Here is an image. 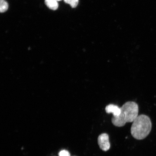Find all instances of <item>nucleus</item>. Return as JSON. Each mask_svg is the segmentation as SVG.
Returning <instances> with one entry per match:
<instances>
[{
	"instance_id": "f257e3e1",
	"label": "nucleus",
	"mask_w": 156,
	"mask_h": 156,
	"mask_svg": "<svg viewBox=\"0 0 156 156\" xmlns=\"http://www.w3.org/2000/svg\"><path fill=\"white\" fill-rule=\"evenodd\" d=\"M120 114L118 116H113L112 122L118 127L124 126L127 122H133L138 116L139 108L135 102L129 101L120 107Z\"/></svg>"
},
{
	"instance_id": "f03ea898",
	"label": "nucleus",
	"mask_w": 156,
	"mask_h": 156,
	"mask_svg": "<svg viewBox=\"0 0 156 156\" xmlns=\"http://www.w3.org/2000/svg\"><path fill=\"white\" fill-rule=\"evenodd\" d=\"M152 123L149 117L145 115H138L133 122L130 132L132 135L135 139H144L150 133Z\"/></svg>"
},
{
	"instance_id": "7ed1b4c3",
	"label": "nucleus",
	"mask_w": 156,
	"mask_h": 156,
	"mask_svg": "<svg viewBox=\"0 0 156 156\" xmlns=\"http://www.w3.org/2000/svg\"><path fill=\"white\" fill-rule=\"evenodd\" d=\"M98 142L99 147L103 151H106L110 149V144L108 134L105 133L101 134L98 138Z\"/></svg>"
},
{
	"instance_id": "20e7f679",
	"label": "nucleus",
	"mask_w": 156,
	"mask_h": 156,
	"mask_svg": "<svg viewBox=\"0 0 156 156\" xmlns=\"http://www.w3.org/2000/svg\"><path fill=\"white\" fill-rule=\"evenodd\" d=\"M105 111L108 114L112 113L114 117L119 115L121 112L120 107L114 104H110L106 107Z\"/></svg>"
},
{
	"instance_id": "39448f33",
	"label": "nucleus",
	"mask_w": 156,
	"mask_h": 156,
	"mask_svg": "<svg viewBox=\"0 0 156 156\" xmlns=\"http://www.w3.org/2000/svg\"><path fill=\"white\" fill-rule=\"evenodd\" d=\"M45 3L49 9L56 10L58 9V5L56 0H45Z\"/></svg>"
},
{
	"instance_id": "423d86ee",
	"label": "nucleus",
	"mask_w": 156,
	"mask_h": 156,
	"mask_svg": "<svg viewBox=\"0 0 156 156\" xmlns=\"http://www.w3.org/2000/svg\"><path fill=\"white\" fill-rule=\"evenodd\" d=\"M9 8L8 3L5 0H0V12L1 13L5 12Z\"/></svg>"
},
{
	"instance_id": "0eeeda50",
	"label": "nucleus",
	"mask_w": 156,
	"mask_h": 156,
	"mask_svg": "<svg viewBox=\"0 0 156 156\" xmlns=\"http://www.w3.org/2000/svg\"><path fill=\"white\" fill-rule=\"evenodd\" d=\"M66 3L69 4L73 8H75L79 4V0H64Z\"/></svg>"
},
{
	"instance_id": "6e6552de",
	"label": "nucleus",
	"mask_w": 156,
	"mask_h": 156,
	"mask_svg": "<svg viewBox=\"0 0 156 156\" xmlns=\"http://www.w3.org/2000/svg\"><path fill=\"white\" fill-rule=\"evenodd\" d=\"M59 156H71L69 152L66 150H62L58 153Z\"/></svg>"
},
{
	"instance_id": "1a4fd4ad",
	"label": "nucleus",
	"mask_w": 156,
	"mask_h": 156,
	"mask_svg": "<svg viewBox=\"0 0 156 156\" xmlns=\"http://www.w3.org/2000/svg\"><path fill=\"white\" fill-rule=\"evenodd\" d=\"M56 1H57L58 2V1H62V0H56Z\"/></svg>"
}]
</instances>
